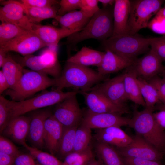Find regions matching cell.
<instances>
[{
  "mask_svg": "<svg viewBox=\"0 0 165 165\" xmlns=\"http://www.w3.org/2000/svg\"><path fill=\"white\" fill-rule=\"evenodd\" d=\"M36 165H41L40 164H36Z\"/></svg>",
  "mask_w": 165,
  "mask_h": 165,
  "instance_id": "obj_55",
  "label": "cell"
},
{
  "mask_svg": "<svg viewBox=\"0 0 165 165\" xmlns=\"http://www.w3.org/2000/svg\"><path fill=\"white\" fill-rule=\"evenodd\" d=\"M105 53L84 46L67 61L86 67L94 66L97 67L102 61Z\"/></svg>",
  "mask_w": 165,
  "mask_h": 165,
  "instance_id": "obj_25",
  "label": "cell"
},
{
  "mask_svg": "<svg viewBox=\"0 0 165 165\" xmlns=\"http://www.w3.org/2000/svg\"><path fill=\"white\" fill-rule=\"evenodd\" d=\"M27 31L13 24L1 22L0 25V47Z\"/></svg>",
  "mask_w": 165,
  "mask_h": 165,
  "instance_id": "obj_33",
  "label": "cell"
},
{
  "mask_svg": "<svg viewBox=\"0 0 165 165\" xmlns=\"http://www.w3.org/2000/svg\"><path fill=\"white\" fill-rule=\"evenodd\" d=\"M115 0H98V2L101 3L104 8L114 5Z\"/></svg>",
  "mask_w": 165,
  "mask_h": 165,
  "instance_id": "obj_50",
  "label": "cell"
},
{
  "mask_svg": "<svg viewBox=\"0 0 165 165\" xmlns=\"http://www.w3.org/2000/svg\"><path fill=\"white\" fill-rule=\"evenodd\" d=\"M150 47L162 61H165V35L154 38Z\"/></svg>",
  "mask_w": 165,
  "mask_h": 165,
  "instance_id": "obj_40",
  "label": "cell"
},
{
  "mask_svg": "<svg viewBox=\"0 0 165 165\" xmlns=\"http://www.w3.org/2000/svg\"><path fill=\"white\" fill-rule=\"evenodd\" d=\"M163 73V79L165 80V68L164 69V70L162 72Z\"/></svg>",
  "mask_w": 165,
  "mask_h": 165,
  "instance_id": "obj_54",
  "label": "cell"
},
{
  "mask_svg": "<svg viewBox=\"0 0 165 165\" xmlns=\"http://www.w3.org/2000/svg\"><path fill=\"white\" fill-rule=\"evenodd\" d=\"M159 111L153 113L154 120L157 125L165 131V109L160 108Z\"/></svg>",
  "mask_w": 165,
  "mask_h": 165,
  "instance_id": "obj_46",
  "label": "cell"
},
{
  "mask_svg": "<svg viewBox=\"0 0 165 165\" xmlns=\"http://www.w3.org/2000/svg\"><path fill=\"white\" fill-rule=\"evenodd\" d=\"M86 165H104L99 159H96L95 157L92 159Z\"/></svg>",
  "mask_w": 165,
  "mask_h": 165,
  "instance_id": "obj_51",
  "label": "cell"
},
{
  "mask_svg": "<svg viewBox=\"0 0 165 165\" xmlns=\"http://www.w3.org/2000/svg\"><path fill=\"white\" fill-rule=\"evenodd\" d=\"M117 149L122 157L160 162L163 158V153L137 134L132 137V141L128 145Z\"/></svg>",
  "mask_w": 165,
  "mask_h": 165,
  "instance_id": "obj_9",
  "label": "cell"
},
{
  "mask_svg": "<svg viewBox=\"0 0 165 165\" xmlns=\"http://www.w3.org/2000/svg\"><path fill=\"white\" fill-rule=\"evenodd\" d=\"M94 156L91 146L85 150L73 152L64 158L62 165H86Z\"/></svg>",
  "mask_w": 165,
  "mask_h": 165,
  "instance_id": "obj_34",
  "label": "cell"
},
{
  "mask_svg": "<svg viewBox=\"0 0 165 165\" xmlns=\"http://www.w3.org/2000/svg\"><path fill=\"white\" fill-rule=\"evenodd\" d=\"M164 2L162 0H130L129 35H135L141 29L147 27L151 18L160 9Z\"/></svg>",
  "mask_w": 165,
  "mask_h": 165,
  "instance_id": "obj_8",
  "label": "cell"
},
{
  "mask_svg": "<svg viewBox=\"0 0 165 165\" xmlns=\"http://www.w3.org/2000/svg\"><path fill=\"white\" fill-rule=\"evenodd\" d=\"M56 79L38 72L23 69V74L13 89L5 91L12 101H19L27 98L39 91L55 86Z\"/></svg>",
  "mask_w": 165,
  "mask_h": 165,
  "instance_id": "obj_4",
  "label": "cell"
},
{
  "mask_svg": "<svg viewBox=\"0 0 165 165\" xmlns=\"http://www.w3.org/2000/svg\"><path fill=\"white\" fill-rule=\"evenodd\" d=\"M25 8L27 15L33 22H39L44 20L55 19L59 8L54 6L52 7L37 8L27 7Z\"/></svg>",
  "mask_w": 165,
  "mask_h": 165,
  "instance_id": "obj_31",
  "label": "cell"
},
{
  "mask_svg": "<svg viewBox=\"0 0 165 165\" xmlns=\"http://www.w3.org/2000/svg\"><path fill=\"white\" fill-rule=\"evenodd\" d=\"M90 19L80 10L69 12L62 16H57L55 19L61 28L78 31L86 25Z\"/></svg>",
  "mask_w": 165,
  "mask_h": 165,
  "instance_id": "obj_26",
  "label": "cell"
},
{
  "mask_svg": "<svg viewBox=\"0 0 165 165\" xmlns=\"http://www.w3.org/2000/svg\"><path fill=\"white\" fill-rule=\"evenodd\" d=\"M162 61L151 49L141 58L136 59L133 65L138 75L149 80L162 72L165 69Z\"/></svg>",
  "mask_w": 165,
  "mask_h": 165,
  "instance_id": "obj_17",
  "label": "cell"
},
{
  "mask_svg": "<svg viewBox=\"0 0 165 165\" xmlns=\"http://www.w3.org/2000/svg\"><path fill=\"white\" fill-rule=\"evenodd\" d=\"M10 109L8 100L0 96V131L1 134L10 120Z\"/></svg>",
  "mask_w": 165,
  "mask_h": 165,
  "instance_id": "obj_36",
  "label": "cell"
},
{
  "mask_svg": "<svg viewBox=\"0 0 165 165\" xmlns=\"http://www.w3.org/2000/svg\"><path fill=\"white\" fill-rule=\"evenodd\" d=\"M126 165H163L160 161L122 157Z\"/></svg>",
  "mask_w": 165,
  "mask_h": 165,
  "instance_id": "obj_44",
  "label": "cell"
},
{
  "mask_svg": "<svg viewBox=\"0 0 165 165\" xmlns=\"http://www.w3.org/2000/svg\"><path fill=\"white\" fill-rule=\"evenodd\" d=\"M76 95L66 98L57 104L53 113L54 117L64 127L79 126L83 117Z\"/></svg>",
  "mask_w": 165,
  "mask_h": 165,
  "instance_id": "obj_11",
  "label": "cell"
},
{
  "mask_svg": "<svg viewBox=\"0 0 165 165\" xmlns=\"http://www.w3.org/2000/svg\"><path fill=\"white\" fill-rule=\"evenodd\" d=\"M124 76L123 73L105 80L95 85L88 91H95L115 104L124 105L128 99L125 90Z\"/></svg>",
  "mask_w": 165,
  "mask_h": 165,
  "instance_id": "obj_12",
  "label": "cell"
},
{
  "mask_svg": "<svg viewBox=\"0 0 165 165\" xmlns=\"http://www.w3.org/2000/svg\"><path fill=\"white\" fill-rule=\"evenodd\" d=\"M91 129L81 124L78 126L75 133L73 152L83 151L91 146Z\"/></svg>",
  "mask_w": 165,
  "mask_h": 165,
  "instance_id": "obj_32",
  "label": "cell"
},
{
  "mask_svg": "<svg viewBox=\"0 0 165 165\" xmlns=\"http://www.w3.org/2000/svg\"><path fill=\"white\" fill-rule=\"evenodd\" d=\"M97 71L100 74L106 75L118 72L133 65L134 61L119 55L107 49Z\"/></svg>",
  "mask_w": 165,
  "mask_h": 165,
  "instance_id": "obj_23",
  "label": "cell"
},
{
  "mask_svg": "<svg viewBox=\"0 0 165 165\" xmlns=\"http://www.w3.org/2000/svg\"><path fill=\"white\" fill-rule=\"evenodd\" d=\"M113 10L109 6L100 9L82 29L67 37L65 44L73 46L88 39L103 41L112 37L113 31Z\"/></svg>",
  "mask_w": 165,
  "mask_h": 165,
  "instance_id": "obj_1",
  "label": "cell"
},
{
  "mask_svg": "<svg viewBox=\"0 0 165 165\" xmlns=\"http://www.w3.org/2000/svg\"><path fill=\"white\" fill-rule=\"evenodd\" d=\"M79 92L84 96L88 110L91 112L113 113L120 115L128 112L125 105L115 104L95 91H79Z\"/></svg>",
  "mask_w": 165,
  "mask_h": 165,
  "instance_id": "obj_15",
  "label": "cell"
},
{
  "mask_svg": "<svg viewBox=\"0 0 165 165\" xmlns=\"http://www.w3.org/2000/svg\"><path fill=\"white\" fill-rule=\"evenodd\" d=\"M94 137L97 141L115 146L117 148L126 147L132 140V137L117 126L97 129Z\"/></svg>",
  "mask_w": 165,
  "mask_h": 165,
  "instance_id": "obj_18",
  "label": "cell"
},
{
  "mask_svg": "<svg viewBox=\"0 0 165 165\" xmlns=\"http://www.w3.org/2000/svg\"><path fill=\"white\" fill-rule=\"evenodd\" d=\"M156 89L160 101L165 105V80L157 75L149 80L148 82Z\"/></svg>",
  "mask_w": 165,
  "mask_h": 165,
  "instance_id": "obj_43",
  "label": "cell"
},
{
  "mask_svg": "<svg viewBox=\"0 0 165 165\" xmlns=\"http://www.w3.org/2000/svg\"><path fill=\"white\" fill-rule=\"evenodd\" d=\"M95 148L98 159L104 165H126L122 156L113 146L97 141Z\"/></svg>",
  "mask_w": 165,
  "mask_h": 165,
  "instance_id": "obj_27",
  "label": "cell"
},
{
  "mask_svg": "<svg viewBox=\"0 0 165 165\" xmlns=\"http://www.w3.org/2000/svg\"><path fill=\"white\" fill-rule=\"evenodd\" d=\"M98 2V0H81L80 10L90 18L100 9Z\"/></svg>",
  "mask_w": 165,
  "mask_h": 165,
  "instance_id": "obj_38",
  "label": "cell"
},
{
  "mask_svg": "<svg viewBox=\"0 0 165 165\" xmlns=\"http://www.w3.org/2000/svg\"><path fill=\"white\" fill-rule=\"evenodd\" d=\"M78 90L64 92L54 90L41 94L29 99L16 101L8 100L10 108V120L32 111L57 104L72 95L77 94Z\"/></svg>",
  "mask_w": 165,
  "mask_h": 165,
  "instance_id": "obj_6",
  "label": "cell"
},
{
  "mask_svg": "<svg viewBox=\"0 0 165 165\" xmlns=\"http://www.w3.org/2000/svg\"><path fill=\"white\" fill-rule=\"evenodd\" d=\"M41 165H62L61 162L54 155L43 152L38 148L28 145L26 143L23 145Z\"/></svg>",
  "mask_w": 165,
  "mask_h": 165,
  "instance_id": "obj_35",
  "label": "cell"
},
{
  "mask_svg": "<svg viewBox=\"0 0 165 165\" xmlns=\"http://www.w3.org/2000/svg\"><path fill=\"white\" fill-rule=\"evenodd\" d=\"M8 52L0 48V67H2L6 61Z\"/></svg>",
  "mask_w": 165,
  "mask_h": 165,
  "instance_id": "obj_49",
  "label": "cell"
},
{
  "mask_svg": "<svg viewBox=\"0 0 165 165\" xmlns=\"http://www.w3.org/2000/svg\"><path fill=\"white\" fill-rule=\"evenodd\" d=\"M24 6L29 7L43 8L52 7L59 4L55 0H21L18 1Z\"/></svg>",
  "mask_w": 165,
  "mask_h": 165,
  "instance_id": "obj_42",
  "label": "cell"
},
{
  "mask_svg": "<svg viewBox=\"0 0 165 165\" xmlns=\"http://www.w3.org/2000/svg\"><path fill=\"white\" fill-rule=\"evenodd\" d=\"M9 85L2 70L0 71V93L2 94L9 88Z\"/></svg>",
  "mask_w": 165,
  "mask_h": 165,
  "instance_id": "obj_48",
  "label": "cell"
},
{
  "mask_svg": "<svg viewBox=\"0 0 165 165\" xmlns=\"http://www.w3.org/2000/svg\"><path fill=\"white\" fill-rule=\"evenodd\" d=\"M106 75L88 67L67 62L60 76L55 78V90L72 87L87 92L93 87L105 80Z\"/></svg>",
  "mask_w": 165,
  "mask_h": 165,
  "instance_id": "obj_2",
  "label": "cell"
},
{
  "mask_svg": "<svg viewBox=\"0 0 165 165\" xmlns=\"http://www.w3.org/2000/svg\"><path fill=\"white\" fill-rule=\"evenodd\" d=\"M57 48L49 47L39 55L30 54L23 57L19 55L12 57L23 67H27L33 71L57 78L60 76L62 71Z\"/></svg>",
  "mask_w": 165,
  "mask_h": 165,
  "instance_id": "obj_7",
  "label": "cell"
},
{
  "mask_svg": "<svg viewBox=\"0 0 165 165\" xmlns=\"http://www.w3.org/2000/svg\"><path fill=\"white\" fill-rule=\"evenodd\" d=\"M0 152L15 158L20 153L18 148L12 142L1 135L0 137Z\"/></svg>",
  "mask_w": 165,
  "mask_h": 165,
  "instance_id": "obj_41",
  "label": "cell"
},
{
  "mask_svg": "<svg viewBox=\"0 0 165 165\" xmlns=\"http://www.w3.org/2000/svg\"><path fill=\"white\" fill-rule=\"evenodd\" d=\"M154 38L137 35L112 36L103 41L105 49L125 58L135 61L138 55L148 52Z\"/></svg>",
  "mask_w": 165,
  "mask_h": 165,
  "instance_id": "obj_5",
  "label": "cell"
},
{
  "mask_svg": "<svg viewBox=\"0 0 165 165\" xmlns=\"http://www.w3.org/2000/svg\"><path fill=\"white\" fill-rule=\"evenodd\" d=\"M129 68L128 71L124 73V83L127 98L136 104L145 106L137 80V72L133 65Z\"/></svg>",
  "mask_w": 165,
  "mask_h": 165,
  "instance_id": "obj_24",
  "label": "cell"
},
{
  "mask_svg": "<svg viewBox=\"0 0 165 165\" xmlns=\"http://www.w3.org/2000/svg\"><path fill=\"white\" fill-rule=\"evenodd\" d=\"M31 154L20 153L15 158L14 165H36Z\"/></svg>",
  "mask_w": 165,
  "mask_h": 165,
  "instance_id": "obj_45",
  "label": "cell"
},
{
  "mask_svg": "<svg viewBox=\"0 0 165 165\" xmlns=\"http://www.w3.org/2000/svg\"><path fill=\"white\" fill-rule=\"evenodd\" d=\"M30 122V117L22 115L14 117L9 121L1 134L23 145L26 143Z\"/></svg>",
  "mask_w": 165,
  "mask_h": 165,
  "instance_id": "obj_21",
  "label": "cell"
},
{
  "mask_svg": "<svg viewBox=\"0 0 165 165\" xmlns=\"http://www.w3.org/2000/svg\"><path fill=\"white\" fill-rule=\"evenodd\" d=\"M2 68L9 84V89H13L23 74V67L8 53L6 60Z\"/></svg>",
  "mask_w": 165,
  "mask_h": 165,
  "instance_id": "obj_28",
  "label": "cell"
},
{
  "mask_svg": "<svg viewBox=\"0 0 165 165\" xmlns=\"http://www.w3.org/2000/svg\"><path fill=\"white\" fill-rule=\"evenodd\" d=\"M158 109L160 108L165 109V105L162 104V105H160L158 107Z\"/></svg>",
  "mask_w": 165,
  "mask_h": 165,
  "instance_id": "obj_53",
  "label": "cell"
},
{
  "mask_svg": "<svg viewBox=\"0 0 165 165\" xmlns=\"http://www.w3.org/2000/svg\"><path fill=\"white\" fill-rule=\"evenodd\" d=\"M147 27L156 33L165 35V17L157 13L150 21Z\"/></svg>",
  "mask_w": 165,
  "mask_h": 165,
  "instance_id": "obj_37",
  "label": "cell"
},
{
  "mask_svg": "<svg viewBox=\"0 0 165 165\" xmlns=\"http://www.w3.org/2000/svg\"><path fill=\"white\" fill-rule=\"evenodd\" d=\"M130 0H115L113 10V31L112 36L129 35Z\"/></svg>",
  "mask_w": 165,
  "mask_h": 165,
  "instance_id": "obj_20",
  "label": "cell"
},
{
  "mask_svg": "<svg viewBox=\"0 0 165 165\" xmlns=\"http://www.w3.org/2000/svg\"><path fill=\"white\" fill-rule=\"evenodd\" d=\"M157 13L165 17V6L163 8H161Z\"/></svg>",
  "mask_w": 165,
  "mask_h": 165,
  "instance_id": "obj_52",
  "label": "cell"
},
{
  "mask_svg": "<svg viewBox=\"0 0 165 165\" xmlns=\"http://www.w3.org/2000/svg\"><path fill=\"white\" fill-rule=\"evenodd\" d=\"M153 109L145 108L143 110H134L128 125L136 134L142 137L160 151L165 152V131L156 122Z\"/></svg>",
  "mask_w": 165,
  "mask_h": 165,
  "instance_id": "obj_3",
  "label": "cell"
},
{
  "mask_svg": "<svg viewBox=\"0 0 165 165\" xmlns=\"http://www.w3.org/2000/svg\"><path fill=\"white\" fill-rule=\"evenodd\" d=\"M130 119L119 114L109 113H95L88 110L83 116L80 124L91 129H103L113 126L128 125Z\"/></svg>",
  "mask_w": 165,
  "mask_h": 165,
  "instance_id": "obj_13",
  "label": "cell"
},
{
  "mask_svg": "<svg viewBox=\"0 0 165 165\" xmlns=\"http://www.w3.org/2000/svg\"><path fill=\"white\" fill-rule=\"evenodd\" d=\"M47 46L34 33L27 31L0 47L6 51L17 52L26 56Z\"/></svg>",
  "mask_w": 165,
  "mask_h": 165,
  "instance_id": "obj_14",
  "label": "cell"
},
{
  "mask_svg": "<svg viewBox=\"0 0 165 165\" xmlns=\"http://www.w3.org/2000/svg\"><path fill=\"white\" fill-rule=\"evenodd\" d=\"M78 127H64L59 149L57 153L60 157L64 159L67 155L73 152L75 133Z\"/></svg>",
  "mask_w": 165,
  "mask_h": 165,
  "instance_id": "obj_30",
  "label": "cell"
},
{
  "mask_svg": "<svg viewBox=\"0 0 165 165\" xmlns=\"http://www.w3.org/2000/svg\"><path fill=\"white\" fill-rule=\"evenodd\" d=\"M64 127L53 114L46 120L45 124L44 142L51 154H57L63 133Z\"/></svg>",
  "mask_w": 165,
  "mask_h": 165,
  "instance_id": "obj_19",
  "label": "cell"
},
{
  "mask_svg": "<svg viewBox=\"0 0 165 165\" xmlns=\"http://www.w3.org/2000/svg\"><path fill=\"white\" fill-rule=\"evenodd\" d=\"M141 95L145 104V108L154 109V105L160 101L158 92L151 84L141 78H137Z\"/></svg>",
  "mask_w": 165,
  "mask_h": 165,
  "instance_id": "obj_29",
  "label": "cell"
},
{
  "mask_svg": "<svg viewBox=\"0 0 165 165\" xmlns=\"http://www.w3.org/2000/svg\"><path fill=\"white\" fill-rule=\"evenodd\" d=\"M78 31L63 28H57L36 24L33 30V32L36 34L47 46L56 47L62 38L68 37Z\"/></svg>",
  "mask_w": 165,
  "mask_h": 165,
  "instance_id": "obj_22",
  "label": "cell"
},
{
  "mask_svg": "<svg viewBox=\"0 0 165 165\" xmlns=\"http://www.w3.org/2000/svg\"><path fill=\"white\" fill-rule=\"evenodd\" d=\"M0 20L17 25L33 32L35 23L32 22L26 15L24 5L18 1H0Z\"/></svg>",
  "mask_w": 165,
  "mask_h": 165,
  "instance_id": "obj_10",
  "label": "cell"
},
{
  "mask_svg": "<svg viewBox=\"0 0 165 165\" xmlns=\"http://www.w3.org/2000/svg\"><path fill=\"white\" fill-rule=\"evenodd\" d=\"M81 0H61L60 1L57 16H62L77 9H79Z\"/></svg>",
  "mask_w": 165,
  "mask_h": 165,
  "instance_id": "obj_39",
  "label": "cell"
},
{
  "mask_svg": "<svg viewBox=\"0 0 165 165\" xmlns=\"http://www.w3.org/2000/svg\"><path fill=\"white\" fill-rule=\"evenodd\" d=\"M15 158L0 152V165H14Z\"/></svg>",
  "mask_w": 165,
  "mask_h": 165,
  "instance_id": "obj_47",
  "label": "cell"
},
{
  "mask_svg": "<svg viewBox=\"0 0 165 165\" xmlns=\"http://www.w3.org/2000/svg\"><path fill=\"white\" fill-rule=\"evenodd\" d=\"M52 114L50 109L46 108L35 110L30 117L27 137L33 147L40 148L44 146L45 121Z\"/></svg>",
  "mask_w": 165,
  "mask_h": 165,
  "instance_id": "obj_16",
  "label": "cell"
}]
</instances>
